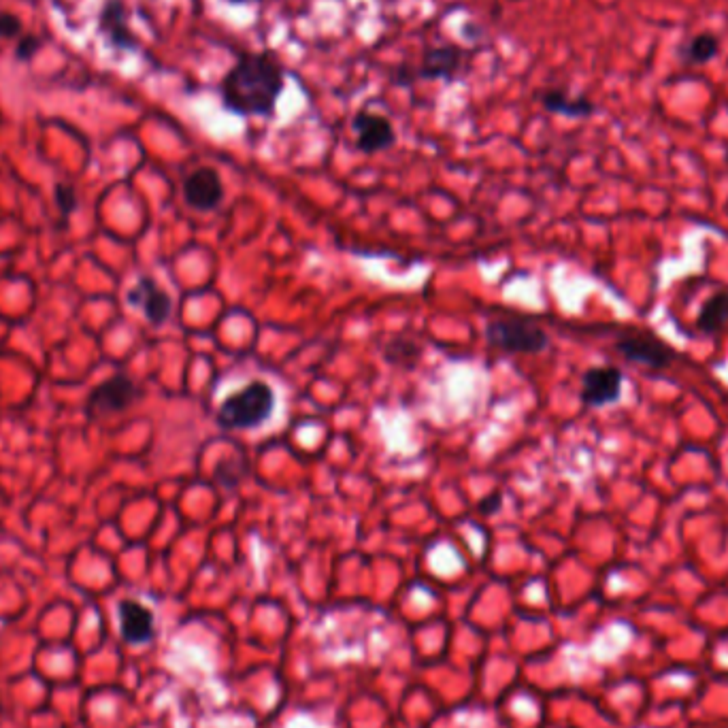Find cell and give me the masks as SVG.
Masks as SVG:
<instances>
[{"label": "cell", "instance_id": "1", "mask_svg": "<svg viewBox=\"0 0 728 728\" xmlns=\"http://www.w3.org/2000/svg\"><path fill=\"white\" fill-rule=\"evenodd\" d=\"M286 88L284 66L271 52H245L220 81L222 107L241 118H273Z\"/></svg>", "mask_w": 728, "mask_h": 728}, {"label": "cell", "instance_id": "2", "mask_svg": "<svg viewBox=\"0 0 728 728\" xmlns=\"http://www.w3.org/2000/svg\"><path fill=\"white\" fill-rule=\"evenodd\" d=\"M275 409V392L267 382L247 384L239 392L230 394L220 405L215 422L224 430H252L271 418Z\"/></svg>", "mask_w": 728, "mask_h": 728}, {"label": "cell", "instance_id": "3", "mask_svg": "<svg viewBox=\"0 0 728 728\" xmlns=\"http://www.w3.org/2000/svg\"><path fill=\"white\" fill-rule=\"evenodd\" d=\"M484 335L492 347L509 354H541L550 345V337L543 328L516 318L488 322Z\"/></svg>", "mask_w": 728, "mask_h": 728}, {"label": "cell", "instance_id": "4", "mask_svg": "<svg viewBox=\"0 0 728 728\" xmlns=\"http://www.w3.org/2000/svg\"><path fill=\"white\" fill-rule=\"evenodd\" d=\"M614 347L628 362L645 364L650 369H667L677 360L673 347L652 333H626Z\"/></svg>", "mask_w": 728, "mask_h": 728}, {"label": "cell", "instance_id": "5", "mask_svg": "<svg viewBox=\"0 0 728 728\" xmlns=\"http://www.w3.org/2000/svg\"><path fill=\"white\" fill-rule=\"evenodd\" d=\"M141 396V388L128 375H113L105 384L96 386L88 399V413L94 416H111L135 405Z\"/></svg>", "mask_w": 728, "mask_h": 728}, {"label": "cell", "instance_id": "6", "mask_svg": "<svg viewBox=\"0 0 728 728\" xmlns=\"http://www.w3.org/2000/svg\"><path fill=\"white\" fill-rule=\"evenodd\" d=\"M352 130L356 135V150L373 156L386 152L396 143V132L392 122L382 113L360 109L352 118Z\"/></svg>", "mask_w": 728, "mask_h": 728}, {"label": "cell", "instance_id": "7", "mask_svg": "<svg viewBox=\"0 0 728 728\" xmlns=\"http://www.w3.org/2000/svg\"><path fill=\"white\" fill-rule=\"evenodd\" d=\"M624 373L622 369L607 364V367H592L582 377V392L579 399L586 407L601 409L607 405H614L622 396Z\"/></svg>", "mask_w": 728, "mask_h": 728}, {"label": "cell", "instance_id": "8", "mask_svg": "<svg viewBox=\"0 0 728 728\" xmlns=\"http://www.w3.org/2000/svg\"><path fill=\"white\" fill-rule=\"evenodd\" d=\"M224 184L220 173L211 167L192 171L184 179V198L196 211H213L224 203Z\"/></svg>", "mask_w": 728, "mask_h": 728}, {"label": "cell", "instance_id": "9", "mask_svg": "<svg viewBox=\"0 0 728 728\" xmlns=\"http://www.w3.org/2000/svg\"><path fill=\"white\" fill-rule=\"evenodd\" d=\"M465 62V49L458 45H439L424 52L418 69L413 71V79L420 81H454Z\"/></svg>", "mask_w": 728, "mask_h": 728}, {"label": "cell", "instance_id": "10", "mask_svg": "<svg viewBox=\"0 0 728 728\" xmlns=\"http://www.w3.org/2000/svg\"><path fill=\"white\" fill-rule=\"evenodd\" d=\"M128 303L139 307L152 326H162L171 318L173 301L152 277H141L137 286L128 292Z\"/></svg>", "mask_w": 728, "mask_h": 728}, {"label": "cell", "instance_id": "11", "mask_svg": "<svg viewBox=\"0 0 728 728\" xmlns=\"http://www.w3.org/2000/svg\"><path fill=\"white\" fill-rule=\"evenodd\" d=\"M118 618H120V633L126 643L143 645L154 639L156 635L154 614L145 605L126 599L118 605Z\"/></svg>", "mask_w": 728, "mask_h": 728}, {"label": "cell", "instance_id": "12", "mask_svg": "<svg viewBox=\"0 0 728 728\" xmlns=\"http://www.w3.org/2000/svg\"><path fill=\"white\" fill-rule=\"evenodd\" d=\"M98 28L118 49H137L139 39L128 26V11L122 0H107L98 15Z\"/></svg>", "mask_w": 728, "mask_h": 728}, {"label": "cell", "instance_id": "13", "mask_svg": "<svg viewBox=\"0 0 728 728\" xmlns=\"http://www.w3.org/2000/svg\"><path fill=\"white\" fill-rule=\"evenodd\" d=\"M537 98H539L541 107L548 113L565 115V118H573V120H586L594 111H597V107H594L590 98L573 96L562 88H548V90L539 92Z\"/></svg>", "mask_w": 728, "mask_h": 728}, {"label": "cell", "instance_id": "14", "mask_svg": "<svg viewBox=\"0 0 728 728\" xmlns=\"http://www.w3.org/2000/svg\"><path fill=\"white\" fill-rule=\"evenodd\" d=\"M718 54H720V39L716 35H711V32L694 35L680 47L682 62L692 66L709 64L711 60L718 58Z\"/></svg>", "mask_w": 728, "mask_h": 728}, {"label": "cell", "instance_id": "15", "mask_svg": "<svg viewBox=\"0 0 728 728\" xmlns=\"http://www.w3.org/2000/svg\"><path fill=\"white\" fill-rule=\"evenodd\" d=\"M728 326V292H718L703 303L699 311L697 328L703 330L705 335L720 333Z\"/></svg>", "mask_w": 728, "mask_h": 728}, {"label": "cell", "instance_id": "16", "mask_svg": "<svg viewBox=\"0 0 728 728\" xmlns=\"http://www.w3.org/2000/svg\"><path fill=\"white\" fill-rule=\"evenodd\" d=\"M422 356V347L409 339V337H394L386 347H384V360L392 367H416V362Z\"/></svg>", "mask_w": 728, "mask_h": 728}, {"label": "cell", "instance_id": "17", "mask_svg": "<svg viewBox=\"0 0 728 728\" xmlns=\"http://www.w3.org/2000/svg\"><path fill=\"white\" fill-rule=\"evenodd\" d=\"M43 47V39L37 35H22L18 39V45H15V58L20 62H30L35 58Z\"/></svg>", "mask_w": 728, "mask_h": 728}, {"label": "cell", "instance_id": "18", "mask_svg": "<svg viewBox=\"0 0 728 728\" xmlns=\"http://www.w3.org/2000/svg\"><path fill=\"white\" fill-rule=\"evenodd\" d=\"M24 35V24L15 13H0V37L3 39H20Z\"/></svg>", "mask_w": 728, "mask_h": 728}, {"label": "cell", "instance_id": "19", "mask_svg": "<svg viewBox=\"0 0 728 728\" xmlns=\"http://www.w3.org/2000/svg\"><path fill=\"white\" fill-rule=\"evenodd\" d=\"M56 203L60 207V211L64 215H69L77 209V194L73 190V186H66V184H58L56 186Z\"/></svg>", "mask_w": 728, "mask_h": 728}, {"label": "cell", "instance_id": "20", "mask_svg": "<svg viewBox=\"0 0 728 728\" xmlns=\"http://www.w3.org/2000/svg\"><path fill=\"white\" fill-rule=\"evenodd\" d=\"M501 503H503L501 501V494L494 492V494L488 496V499H484L482 505H479V511H482L484 516H492V514H496V511L501 509Z\"/></svg>", "mask_w": 728, "mask_h": 728}, {"label": "cell", "instance_id": "21", "mask_svg": "<svg viewBox=\"0 0 728 728\" xmlns=\"http://www.w3.org/2000/svg\"><path fill=\"white\" fill-rule=\"evenodd\" d=\"M230 5H258L262 0H226Z\"/></svg>", "mask_w": 728, "mask_h": 728}]
</instances>
